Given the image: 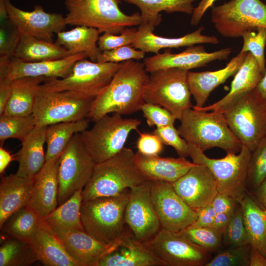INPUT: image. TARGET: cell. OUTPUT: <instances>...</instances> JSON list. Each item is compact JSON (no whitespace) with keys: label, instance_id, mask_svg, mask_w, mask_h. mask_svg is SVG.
<instances>
[{"label":"cell","instance_id":"680465c9","mask_svg":"<svg viewBox=\"0 0 266 266\" xmlns=\"http://www.w3.org/2000/svg\"><path fill=\"white\" fill-rule=\"evenodd\" d=\"M249 266H266V257L251 246L249 253Z\"/></svg>","mask_w":266,"mask_h":266},{"label":"cell","instance_id":"3957f363","mask_svg":"<svg viewBox=\"0 0 266 266\" xmlns=\"http://www.w3.org/2000/svg\"><path fill=\"white\" fill-rule=\"evenodd\" d=\"M134 154L131 149L124 147L112 157L96 163L83 189V200L117 195L146 181L135 163Z\"/></svg>","mask_w":266,"mask_h":266},{"label":"cell","instance_id":"4dcf8cb0","mask_svg":"<svg viewBox=\"0 0 266 266\" xmlns=\"http://www.w3.org/2000/svg\"><path fill=\"white\" fill-rule=\"evenodd\" d=\"M71 55L56 42L20 33L12 57L25 62H37L61 59Z\"/></svg>","mask_w":266,"mask_h":266},{"label":"cell","instance_id":"e575fe53","mask_svg":"<svg viewBox=\"0 0 266 266\" xmlns=\"http://www.w3.org/2000/svg\"><path fill=\"white\" fill-rule=\"evenodd\" d=\"M89 122V119L86 118L48 126L46 133L45 162L61 156L73 135L87 130Z\"/></svg>","mask_w":266,"mask_h":266},{"label":"cell","instance_id":"9c48e42d","mask_svg":"<svg viewBox=\"0 0 266 266\" xmlns=\"http://www.w3.org/2000/svg\"><path fill=\"white\" fill-rule=\"evenodd\" d=\"M188 71L172 67L149 73L144 89V102L160 105L180 120L184 111L193 107Z\"/></svg>","mask_w":266,"mask_h":266},{"label":"cell","instance_id":"d590c367","mask_svg":"<svg viewBox=\"0 0 266 266\" xmlns=\"http://www.w3.org/2000/svg\"><path fill=\"white\" fill-rule=\"evenodd\" d=\"M137 6L140 10L143 23L153 28L162 21L160 12L170 13L180 12L192 14L195 7L193 3L196 0H123Z\"/></svg>","mask_w":266,"mask_h":266},{"label":"cell","instance_id":"8fae6325","mask_svg":"<svg viewBox=\"0 0 266 266\" xmlns=\"http://www.w3.org/2000/svg\"><path fill=\"white\" fill-rule=\"evenodd\" d=\"M94 100L75 92L50 91L40 87L32 113L36 126L86 118Z\"/></svg>","mask_w":266,"mask_h":266},{"label":"cell","instance_id":"7dc6e473","mask_svg":"<svg viewBox=\"0 0 266 266\" xmlns=\"http://www.w3.org/2000/svg\"><path fill=\"white\" fill-rule=\"evenodd\" d=\"M137 29L127 27L119 34L104 33L99 38L98 46L101 51L115 48L132 45L136 39Z\"/></svg>","mask_w":266,"mask_h":266},{"label":"cell","instance_id":"6da1fadb","mask_svg":"<svg viewBox=\"0 0 266 266\" xmlns=\"http://www.w3.org/2000/svg\"><path fill=\"white\" fill-rule=\"evenodd\" d=\"M148 73L143 63L122 62L108 85L93 100L87 118L94 122L111 113L127 115L140 110Z\"/></svg>","mask_w":266,"mask_h":266},{"label":"cell","instance_id":"d6986e66","mask_svg":"<svg viewBox=\"0 0 266 266\" xmlns=\"http://www.w3.org/2000/svg\"><path fill=\"white\" fill-rule=\"evenodd\" d=\"M87 58L84 53L61 59L37 62H25L12 57L7 62L0 63V78L10 80L25 77L63 78L70 73L77 61Z\"/></svg>","mask_w":266,"mask_h":266},{"label":"cell","instance_id":"f5cc1de1","mask_svg":"<svg viewBox=\"0 0 266 266\" xmlns=\"http://www.w3.org/2000/svg\"><path fill=\"white\" fill-rule=\"evenodd\" d=\"M216 213H233L239 203L228 195L218 193L211 203Z\"/></svg>","mask_w":266,"mask_h":266},{"label":"cell","instance_id":"74e56055","mask_svg":"<svg viewBox=\"0 0 266 266\" xmlns=\"http://www.w3.org/2000/svg\"><path fill=\"white\" fill-rule=\"evenodd\" d=\"M82 191H76L68 200L42 218L44 222L49 227L85 231L81 220Z\"/></svg>","mask_w":266,"mask_h":266},{"label":"cell","instance_id":"5b68a950","mask_svg":"<svg viewBox=\"0 0 266 266\" xmlns=\"http://www.w3.org/2000/svg\"><path fill=\"white\" fill-rule=\"evenodd\" d=\"M130 189L119 195L83 200L81 220L85 231L107 243L118 239L125 232V211Z\"/></svg>","mask_w":266,"mask_h":266},{"label":"cell","instance_id":"bcb514c9","mask_svg":"<svg viewBox=\"0 0 266 266\" xmlns=\"http://www.w3.org/2000/svg\"><path fill=\"white\" fill-rule=\"evenodd\" d=\"M20 33L9 19L0 22V63L7 62L13 57Z\"/></svg>","mask_w":266,"mask_h":266},{"label":"cell","instance_id":"8992f818","mask_svg":"<svg viewBox=\"0 0 266 266\" xmlns=\"http://www.w3.org/2000/svg\"><path fill=\"white\" fill-rule=\"evenodd\" d=\"M222 112L233 133L252 151L266 138V99L257 88L237 98Z\"/></svg>","mask_w":266,"mask_h":266},{"label":"cell","instance_id":"7c38bea8","mask_svg":"<svg viewBox=\"0 0 266 266\" xmlns=\"http://www.w3.org/2000/svg\"><path fill=\"white\" fill-rule=\"evenodd\" d=\"M211 20L223 37H241L249 30L266 28V4L261 0H231L211 7Z\"/></svg>","mask_w":266,"mask_h":266},{"label":"cell","instance_id":"6f0895ef","mask_svg":"<svg viewBox=\"0 0 266 266\" xmlns=\"http://www.w3.org/2000/svg\"><path fill=\"white\" fill-rule=\"evenodd\" d=\"M253 198L264 209H266V177L260 185L253 191Z\"/></svg>","mask_w":266,"mask_h":266},{"label":"cell","instance_id":"681fc988","mask_svg":"<svg viewBox=\"0 0 266 266\" xmlns=\"http://www.w3.org/2000/svg\"><path fill=\"white\" fill-rule=\"evenodd\" d=\"M140 110L146 119L148 126L156 128L173 125L177 119L167 109L162 106L144 102Z\"/></svg>","mask_w":266,"mask_h":266},{"label":"cell","instance_id":"94428289","mask_svg":"<svg viewBox=\"0 0 266 266\" xmlns=\"http://www.w3.org/2000/svg\"><path fill=\"white\" fill-rule=\"evenodd\" d=\"M13 156L4 149L1 145L0 147V173L2 174L9 163L14 160Z\"/></svg>","mask_w":266,"mask_h":266},{"label":"cell","instance_id":"30bf717a","mask_svg":"<svg viewBox=\"0 0 266 266\" xmlns=\"http://www.w3.org/2000/svg\"><path fill=\"white\" fill-rule=\"evenodd\" d=\"M121 63L77 61L70 73L63 78H46L41 88L54 91H72L95 99L108 85Z\"/></svg>","mask_w":266,"mask_h":266},{"label":"cell","instance_id":"ffe728a7","mask_svg":"<svg viewBox=\"0 0 266 266\" xmlns=\"http://www.w3.org/2000/svg\"><path fill=\"white\" fill-rule=\"evenodd\" d=\"M172 185L177 194L197 211L210 204L219 193L213 175L202 165H196Z\"/></svg>","mask_w":266,"mask_h":266},{"label":"cell","instance_id":"6125c7cd","mask_svg":"<svg viewBox=\"0 0 266 266\" xmlns=\"http://www.w3.org/2000/svg\"><path fill=\"white\" fill-rule=\"evenodd\" d=\"M256 88L262 96L266 99V71Z\"/></svg>","mask_w":266,"mask_h":266},{"label":"cell","instance_id":"ab89813d","mask_svg":"<svg viewBox=\"0 0 266 266\" xmlns=\"http://www.w3.org/2000/svg\"><path fill=\"white\" fill-rule=\"evenodd\" d=\"M36 126L33 114L28 116L0 115V140L16 138L21 142Z\"/></svg>","mask_w":266,"mask_h":266},{"label":"cell","instance_id":"f1b7e54d","mask_svg":"<svg viewBox=\"0 0 266 266\" xmlns=\"http://www.w3.org/2000/svg\"><path fill=\"white\" fill-rule=\"evenodd\" d=\"M33 179L16 173L1 176L0 182V228L14 213L26 206L30 200Z\"/></svg>","mask_w":266,"mask_h":266},{"label":"cell","instance_id":"f907efd6","mask_svg":"<svg viewBox=\"0 0 266 266\" xmlns=\"http://www.w3.org/2000/svg\"><path fill=\"white\" fill-rule=\"evenodd\" d=\"M145 53L132 45L123 46L101 51L98 62L119 63L130 60L139 61L144 58Z\"/></svg>","mask_w":266,"mask_h":266},{"label":"cell","instance_id":"4fadbf2b","mask_svg":"<svg viewBox=\"0 0 266 266\" xmlns=\"http://www.w3.org/2000/svg\"><path fill=\"white\" fill-rule=\"evenodd\" d=\"M96 163L89 154L80 133L75 134L60 156L58 168V206L89 181Z\"/></svg>","mask_w":266,"mask_h":266},{"label":"cell","instance_id":"836d02e7","mask_svg":"<svg viewBox=\"0 0 266 266\" xmlns=\"http://www.w3.org/2000/svg\"><path fill=\"white\" fill-rule=\"evenodd\" d=\"M240 204L249 244L266 257V211L247 193Z\"/></svg>","mask_w":266,"mask_h":266},{"label":"cell","instance_id":"ac0fdd59","mask_svg":"<svg viewBox=\"0 0 266 266\" xmlns=\"http://www.w3.org/2000/svg\"><path fill=\"white\" fill-rule=\"evenodd\" d=\"M232 52L231 48H226L208 53L203 46L194 45L179 53L173 54L166 50L163 53L145 58L143 63L148 73L172 67L189 70L205 66L215 60H227Z\"/></svg>","mask_w":266,"mask_h":266},{"label":"cell","instance_id":"91938a15","mask_svg":"<svg viewBox=\"0 0 266 266\" xmlns=\"http://www.w3.org/2000/svg\"><path fill=\"white\" fill-rule=\"evenodd\" d=\"M233 213H216L211 227L219 229L224 232Z\"/></svg>","mask_w":266,"mask_h":266},{"label":"cell","instance_id":"44dd1931","mask_svg":"<svg viewBox=\"0 0 266 266\" xmlns=\"http://www.w3.org/2000/svg\"><path fill=\"white\" fill-rule=\"evenodd\" d=\"M48 227L59 237L69 254L81 266H99L101 259L112 251L117 244V239L112 243H105L85 231Z\"/></svg>","mask_w":266,"mask_h":266},{"label":"cell","instance_id":"11a10c76","mask_svg":"<svg viewBox=\"0 0 266 266\" xmlns=\"http://www.w3.org/2000/svg\"><path fill=\"white\" fill-rule=\"evenodd\" d=\"M12 92V80L0 78V115L3 114L5 107Z\"/></svg>","mask_w":266,"mask_h":266},{"label":"cell","instance_id":"be15d7a7","mask_svg":"<svg viewBox=\"0 0 266 266\" xmlns=\"http://www.w3.org/2000/svg\"></svg>","mask_w":266,"mask_h":266},{"label":"cell","instance_id":"b9f144b4","mask_svg":"<svg viewBox=\"0 0 266 266\" xmlns=\"http://www.w3.org/2000/svg\"><path fill=\"white\" fill-rule=\"evenodd\" d=\"M243 44L240 52H250L259 64L265 74L266 71L265 47L266 43V28L259 27L243 33Z\"/></svg>","mask_w":266,"mask_h":266},{"label":"cell","instance_id":"7a4b0ae2","mask_svg":"<svg viewBox=\"0 0 266 266\" xmlns=\"http://www.w3.org/2000/svg\"><path fill=\"white\" fill-rule=\"evenodd\" d=\"M178 130L188 143L204 152L219 147L227 153L239 152L241 142L229 128L222 112L198 111L188 108L183 112Z\"/></svg>","mask_w":266,"mask_h":266},{"label":"cell","instance_id":"2e32d148","mask_svg":"<svg viewBox=\"0 0 266 266\" xmlns=\"http://www.w3.org/2000/svg\"><path fill=\"white\" fill-rule=\"evenodd\" d=\"M152 181L147 180L130 189L125 222L135 238L145 242L162 228L151 196Z\"/></svg>","mask_w":266,"mask_h":266},{"label":"cell","instance_id":"f6af8a7d","mask_svg":"<svg viewBox=\"0 0 266 266\" xmlns=\"http://www.w3.org/2000/svg\"><path fill=\"white\" fill-rule=\"evenodd\" d=\"M251 245L229 246L210 260L205 266H249Z\"/></svg>","mask_w":266,"mask_h":266},{"label":"cell","instance_id":"52a82bcc","mask_svg":"<svg viewBox=\"0 0 266 266\" xmlns=\"http://www.w3.org/2000/svg\"><path fill=\"white\" fill-rule=\"evenodd\" d=\"M189 156L196 165L206 166L213 175L219 193L228 195L237 202L246 194L247 170L252 151L242 144L238 155L227 153L221 159L206 156L196 146L189 143Z\"/></svg>","mask_w":266,"mask_h":266},{"label":"cell","instance_id":"484cf974","mask_svg":"<svg viewBox=\"0 0 266 266\" xmlns=\"http://www.w3.org/2000/svg\"><path fill=\"white\" fill-rule=\"evenodd\" d=\"M247 52H239L227 66L219 70L210 71H188L187 79L189 89L199 107L204 106L211 92L231 76L235 75L243 63Z\"/></svg>","mask_w":266,"mask_h":266},{"label":"cell","instance_id":"7402d4cb","mask_svg":"<svg viewBox=\"0 0 266 266\" xmlns=\"http://www.w3.org/2000/svg\"><path fill=\"white\" fill-rule=\"evenodd\" d=\"M99 266H166V264L130 230L117 240L114 249L104 255Z\"/></svg>","mask_w":266,"mask_h":266},{"label":"cell","instance_id":"9f6ffc18","mask_svg":"<svg viewBox=\"0 0 266 266\" xmlns=\"http://www.w3.org/2000/svg\"><path fill=\"white\" fill-rule=\"evenodd\" d=\"M216 0H201L198 6L195 7L190 20L191 25L193 26L198 25L206 10L212 7Z\"/></svg>","mask_w":266,"mask_h":266},{"label":"cell","instance_id":"8d00e7d4","mask_svg":"<svg viewBox=\"0 0 266 266\" xmlns=\"http://www.w3.org/2000/svg\"><path fill=\"white\" fill-rule=\"evenodd\" d=\"M41 218L27 205L12 214L0 229L4 235L31 243L35 236Z\"/></svg>","mask_w":266,"mask_h":266},{"label":"cell","instance_id":"277c9868","mask_svg":"<svg viewBox=\"0 0 266 266\" xmlns=\"http://www.w3.org/2000/svg\"><path fill=\"white\" fill-rule=\"evenodd\" d=\"M64 3L67 25L94 28L100 33L119 34L125 28L142 22L140 13L123 12L119 7L120 0H65Z\"/></svg>","mask_w":266,"mask_h":266},{"label":"cell","instance_id":"e0dca14e","mask_svg":"<svg viewBox=\"0 0 266 266\" xmlns=\"http://www.w3.org/2000/svg\"><path fill=\"white\" fill-rule=\"evenodd\" d=\"M4 0L8 18L20 33L53 41L54 33L63 31L67 25L62 14L46 12L39 5L26 11L13 5L10 0Z\"/></svg>","mask_w":266,"mask_h":266},{"label":"cell","instance_id":"1f68e13d","mask_svg":"<svg viewBox=\"0 0 266 266\" xmlns=\"http://www.w3.org/2000/svg\"><path fill=\"white\" fill-rule=\"evenodd\" d=\"M44 77H25L12 80V92L2 114L28 116L33 113L35 101Z\"/></svg>","mask_w":266,"mask_h":266},{"label":"cell","instance_id":"ee69618b","mask_svg":"<svg viewBox=\"0 0 266 266\" xmlns=\"http://www.w3.org/2000/svg\"><path fill=\"white\" fill-rule=\"evenodd\" d=\"M223 239L224 244L228 247L250 244L240 203L236 208L223 232Z\"/></svg>","mask_w":266,"mask_h":266},{"label":"cell","instance_id":"4316f807","mask_svg":"<svg viewBox=\"0 0 266 266\" xmlns=\"http://www.w3.org/2000/svg\"><path fill=\"white\" fill-rule=\"evenodd\" d=\"M37 261L46 266H81L67 252L59 237L41 219L30 243Z\"/></svg>","mask_w":266,"mask_h":266},{"label":"cell","instance_id":"db71d44e","mask_svg":"<svg viewBox=\"0 0 266 266\" xmlns=\"http://www.w3.org/2000/svg\"><path fill=\"white\" fill-rule=\"evenodd\" d=\"M198 215L195 222L191 226L195 227H212L216 212L211 203L197 210Z\"/></svg>","mask_w":266,"mask_h":266},{"label":"cell","instance_id":"d6a6232c","mask_svg":"<svg viewBox=\"0 0 266 266\" xmlns=\"http://www.w3.org/2000/svg\"><path fill=\"white\" fill-rule=\"evenodd\" d=\"M100 33L97 29L78 26L71 30L58 33L55 42L72 55L84 53L90 61L98 62L101 53L97 43Z\"/></svg>","mask_w":266,"mask_h":266},{"label":"cell","instance_id":"ba28073f","mask_svg":"<svg viewBox=\"0 0 266 266\" xmlns=\"http://www.w3.org/2000/svg\"><path fill=\"white\" fill-rule=\"evenodd\" d=\"M141 121L125 118L113 113L94 122L93 126L80 133L82 142L96 163L115 156L125 147L130 133L137 130Z\"/></svg>","mask_w":266,"mask_h":266},{"label":"cell","instance_id":"5bb4252c","mask_svg":"<svg viewBox=\"0 0 266 266\" xmlns=\"http://www.w3.org/2000/svg\"><path fill=\"white\" fill-rule=\"evenodd\" d=\"M166 266H205L209 252L195 244L180 232L163 228L144 242Z\"/></svg>","mask_w":266,"mask_h":266},{"label":"cell","instance_id":"c3c4849f","mask_svg":"<svg viewBox=\"0 0 266 266\" xmlns=\"http://www.w3.org/2000/svg\"><path fill=\"white\" fill-rule=\"evenodd\" d=\"M163 144L172 146L180 157L189 156L188 143L182 137L173 125L156 128L153 132Z\"/></svg>","mask_w":266,"mask_h":266},{"label":"cell","instance_id":"cb8c5ba5","mask_svg":"<svg viewBox=\"0 0 266 266\" xmlns=\"http://www.w3.org/2000/svg\"><path fill=\"white\" fill-rule=\"evenodd\" d=\"M154 28L142 23L137 29V35L132 46L145 53H159L163 49L179 48L202 43L216 44L219 42L215 36L201 34L204 27H200L197 30L183 36L169 38L160 36L153 33Z\"/></svg>","mask_w":266,"mask_h":266},{"label":"cell","instance_id":"f35d334b","mask_svg":"<svg viewBox=\"0 0 266 266\" xmlns=\"http://www.w3.org/2000/svg\"><path fill=\"white\" fill-rule=\"evenodd\" d=\"M4 236L0 247V266H27L37 261L30 243Z\"/></svg>","mask_w":266,"mask_h":266},{"label":"cell","instance_id":"d4e9b609","mask_svg":"<svg viewBox=\"0 0 266 266\" xmlns=\"http://www.w3.org/2000/svg\"><path fill=\"white\" fill-rule=\"evenodd\" d=\"M134 161L146 180L173 183L196 164L186 158H163L159 155H146L137 151Z\"/></svg>","mask_w":266,"mask_h":266},{"label":"cell","instance_id":"60d3db41","mask_svg":"<svg viewBox=\"0 0 266 266\" xmlns=\"http://www.w3.org/2000/svg\"><path fill=\"white\" fill-rule=\"evenodd\" d=\"M180 232L208 252L216 251L222 244L223 232L213 227L190 226Z\"/></svg>","mask_w":266,"mask_h":266},{"label":"cell","instance_id":"603a6c76","mask_svg":"<svg viewBox=\"0 0 266 266\" xmlns=\"http://www.w3.org/2000/svg\"><path fill=\"white\" fill-rule=\"evenodd\" d=\"M60 156L46 161L43 167L33 178L30 201L27 205L41 218L58 206V168Z\"/></svg>","mask_w":266,"mask_h":266},{"label":"cell","instance_id":"816d5d0a","mask_svg":"<svg viewBox=\"0 0 266 266\" xmlns=\"http://www.w3.org/2000/svg\"><path fill=\"white\" fill-rule=\"evenodd\" d=\"M136 146L138 152L146 155H159L163 149V143L153 133L139 132Z\"/></svg>","mask_w":266,"mask_h":266},{"label":"cell","instance_id":"83f0119b","mask_svg":"<svg viewBox=\"0 0 266 266\" xmlns=\"http://www.w3.org/2000/svg\"><path fill=\"white\" fill-rule=\"evenodd\" d=\"M264 75L256 59L250 52H247L243 63L234 75L229 92L211 105L201 107L195 105L192 108L198 111L222 112L237 98L256 88Z\"/></svg>","mask_w":266,"mask_h":266},{"label":"cell","instance_id":"7bdbcfd3","mask_svg":"<svg viewBox=\"0 0 266 266\" xmlns=\"http://www.w3.org/2000/svg\"><path fill=\"white\" fill-rule=\"evenodd\" d=\"M266 177V138L252 151L249 163L246 188L255 190Z\"/></svg>","mask_w":266,"mask_h":266},{"label":"cell","instance_id":"f546056e","mask_svg":"<svg viewBox=\"0 0 266 266\" xmlns=\"http://www.w3.org/2000/svg\"><path fill=\"white\" fill-rule=\"evenodd\" d=\"M47 126H36L22 142L18 153L19 166L16 174L21 177L33 179L45 163L43 146L46 142Z\"/></svg>","mask_w":266,"mask_h":266},{"label":"cell","instance_id":"9a60e30c","mask_svg":"<svg viewBox=\"0 0 266 266\" xmlns=\"http://www.w3.org/2000/svg\"><path fill=\"white\" fill-rule=\"evenodd\" d=\"M151 196L162 228L179 232L192 225L198 213L175 192L172 183L152 181Z\"/></svg>","mask_w":266,"mask_h":266}]
</instances>
